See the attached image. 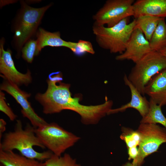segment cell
I'll return each mask as SVG.
<instances>
[{
    "mask_svg": "<svg viewBox=\"0 0 166 166\" xmlns=\"http://www.w3.org/2000/svg\"><path fill=\"white\" fill-rule=\"evenodd\" d=\"M0 162L4 166H46L45 162L27 158L12 151L0 150Z\"/></svg>",
    "mask_w": 166,
    "mask_h": 166,
    "instance_id": "16",
    "label": "cell"
},
{
    "mask_svg": "<svg viewBox=\"0 0 166 166\" xmlns=\"http://www.w3.org/2000/svg\"><path fill=\"white\" fill-rule=\"evenodd\" d=\"M133 6L135 18L143 15L166 18V0H138Z\"/></svg>",
    "mask_w": 166,
    "mask_h": 166,
    "instance_id": "15",
    "label": "cell"
},
{
    "mask_svg": "<svg viewBox=\"0 0 166 166\" xmlns=\"http://www.w3.org/2000/svg\"><path fill=\"white\" fill-rule=\"evenodd\" d=\"M37 41L31 38L22 47L21 52L23 58L29 63H31L34 57L37 56Z\"/></svg>",
    "mask_w": 166,
    "mask_h": 166,
    "instance_id": "22",
    "label": "cell"
},
{
    "mask_svg": "<svg viewBox=\"0 0 166 166\" xmlns=\"http://www.w3.org/2000/svg\"><path fill=\"white\" fill-rule=\"evenodd\" d=\"M20 3V8L13 21L11 28L14 33L12 45L18 56L25 43L36 35L45 13L52 5L50 3L41 7L34 8L23 1Z\"/></svg>",
    "mask_w": 166,
    "mask_h": 166,
    "instance_id": "3",
    "label": "cell"
},
{
    "mask_svg": "<svg viewBox=\"0 0 166 166\" xmlns=\"http://www.w3.org/2000/svg\"><path fill=\"white\" fill-rule=\"evenodd\" d=\"M37 41V56L45 47H64L69 49L73 53L75 50L76 42L66 41L61 37L59 31L51 32L39 28L36 34Z\"/></svg>",
    "mask_w": 166,
    "mask_h": 166,
    "instance_id": "13",
    "label": "cell"
},
{
    "mask_svg": "<svg viewBox=\"0 0 166 166\" xmlns=\"http://www.w3.org/2000/svg\"><path fill=\"white\" fill-rule=\"evenodd\" d=\"M152 51L149 42L138 29L133 30L124 51L116 57L118 61L131 60L136 63L147 54Z\"/></svg>",
    "mask_w": 166,
    "mask_h": 166,
    "instance_id": "11",
    "label": "cell"
},
{
    "mask_svg": "<svg viewBox=\"0 0 166 166\" xmlns=\"http://www.w3.org/2000/svg\"><path fill=\"white\" fill-rule=\"evenodd\" d=\"M163 18L149 15H143L136 18L135 29L140 30L149 41L160 21Z\"/></svg>",
    "mask_w": 166,
    "mask_h": 166,
    "instance_id": "17",
    "label": "cell"
},
{
    "mask_svg": "<svg viewBox=\"0 0 166 166\" xmlns=\"http://www.w3.org/2000/svg\"><path fill=\"white\" fill-rule=\"evenodd\" d=\"M120 138L124 140L127 148L138 146L140 141V136L137 130L135 131L125 128H122Z\"/></svg>",
    "mask_w": 166,
    "mask_h": 166,
    "instance_id": "21",
    "label": "cell"
},
{
    "mask_svg": "<svg viewBox=\"0 0 166 166\" xmlns=\"http://www.w3.org/2000/svg\"><path fill=\"white\" fill-rule=\"evenodd\" d=\"M5 99V94L0 91V110L5 114L11 121H14L16 119L17 116L7 104Z\"/></svg>",
    "mask_w": 166,
    "mask_h": 166,
    "instance_id": "24",
    "label": "cell"
},
{
    "mask_svg": "<svg viewBox=\"0 0 166 166\" xmlns=\"http://www.w3.org/2000/svg\"><path fill=\"white\" fill-rule=\"evenodd\" d=\"M149 42L152 51H160L166 47V23L164 18L160 21Z\"/></svg>",
    "mask_w": 166,
    "mask_h": 166,
    "instance_id": "18",
    "label": "cell"
},
{
    "mask_svg": "<svg viewBox=\"0 0 166 166\" xmlns=\"http://www.w3.org/2000/svg\"><path fill=\"white\" fill-rule=\"evenodd\" d=\"M134 0H108L93 16V25L113 26L123 19L134 16Z\"/></svg>",
    "mask_w": 166,
    "mask_h": 166,
    "instance_id": "8",
    "label": "cell"
},
{
    "mask_svg": "<svg viewBox=\"0 0 166 166\" xmlns=\"http://www.w3.org/2000/svg\"><path fill=\"white\" fill-rule=\"evenodd\" d=\"M35 128L28 124L23 129L21 121L17 120L13 131L5 133L0 143V150L13 151L16 149L27 158L42 161L49 158L53 153L50 151L39 152L34 147L46 148L36 136Z\"/></svg>",
    "mask_w": 166,
    "mask_h": 166,
    "instance_id": "2",
    "label": "cell"
},
{
    "mask_svg": "<svg viewBox=\"0 0 166 166\" xmlns=\"http://www.w3.org/2000/svg\"><path fill=\"white\" fill-rule=\"evenodd\" d=\"M46 166H81L76 160L68 153L58 156L53 154L45 162Z\"/></svg>",
    "mask_w": 166,
    "mask_h": 166,
    "instance_id": "20",
    "label": "cell"
},
{
    "mask_svg": "<svg viewBox=\"0 0 166 166\" xmlns=\"http://www.w3.org/2000/svg\"><path fill=\"white\" fill-rule=\"evenodd\" d=\"M62 79L60 72L50 74L47 80L48 87L45 92L38 93L36 95L35 99L42 105L44 113L51 114L65 109L70 110L81 116L83 124H94L107 115L112 109V100H106L104 103L96 105L80 104L81 97H72L69 90L70 85L62 82Z\"/></svg>",
    "mask_w": 166,
    "mask_h": 166,
    "instance_id": "1",
    "label": "cell"
},
{
    "mask_svg": "<svg viewBox=\"0 0 166 166\" xmlns=\"http://www.w3.org/2000/svg\"><path fill=\"white\" fill-rule=\"evenodd\" d=\"M129 18H126L109 27L93 25V32L98 45L103 49L109 50L112 53H122L136 24L135 18L129 23Z\"/></svg>",
    "mask_w": 166,
    "mask_h": 166,
    "instance_id": "4",
    "label": "cell"
},
{
    "mask_svg": "<svg viewBox=\"0 0 166 166\" xmlns=\"http://www.w3.org/2000/svg\"><path fill=\"white\" fill-rule=\"evenodd\" d=\"M159 52L166 57V47L161 49Z\"/></svg>",
    "mask_w": 166,
    "mask_h": 166,
    "instance_id": "27",
    "label": "cell"
},
{
    "mask_svg": "<svg viewBox=\"0 0 166 166\" xmlns=\"http://www.w3.org/2000/svg\"><path fill=\"white\" fill-rule=\"evenodd\" d=\"M35 132L45 148L54 155L58 156H61L80 138L55 123H47L41 127L35 128Z\"/></svg>",
    "mask_w": 166,
    "mask_h": 166,
    "instance_id": "6",
    "label": "cell"
},
{
    "mask_svg": "<svg viewBox=\"0 0 166 166\" xmlns=\"http://www.w3.org/2000/svg\"><path fill=\"white\" fill-rule=\"evenodd\" d=\"M137 131L140 136L138 154L132 164L141 166L144 159L156 152L160 146L166 143V128L156 124L140 123Z\"/></svg>",
    "mask_w": 166,
    "mask_h": 166,
    "instance_id": "7",
    "label": "cell"
},
{
    "mask_svg": "<svg viewBox=\"0 0 166 166\" xmlns=\"http://www.w3.org/2000/svg\"><path fill=\"white\" fill-rule=\"evenodd\" d=\"M127 76L143 96L144 89L156 75L166 69V57L159 51H152L136 62Z\"/></svg>",
    "mask_w": 166,
    "mask_h": 166,
    "instance_id": "5",
    "label": "cell"
},
{
    "mask_svg": "<svg viewBox=\"0 0 166 166\" xmlns=\"http://www.w3.org/2000/svg\"><path fill=\"white\" fill-rule=\"evenodd\" d=\"M128 148V160H133L137 156L138 154V147L134 146Z\"/></svg>",
    "mask_w": 166,
    "mask_h": 166,
    "instance_id": "25",
    "label": "cell"
},
{
    "mask_svg": "<svg viewBox=\"0 0 166 166\" xmlns=\"http://www.w3.org/2000/svg\"><path fill=\"white\" fill-rule=\"evenodd\" d=\"M88 53L94 54L95 51L92 43L87 41L80 40L76 42L75 51L74 53L78 56Z\"/></svg>",
    "mask_w": 166,
    "mask_h": 166,
    "instance_id": "23",
    "label": "cell"
},
{
    "mask_svg": "<svg viewBox=\"0 0 166 166\" xmlns=\"http://www.w3.org/2000/svg\"><path fill=\"white\" fill-rule=\"evenodd\" d=\"M6 123L3 119H0V139L2 137V134L5 131Z\"/></svg>",
    "mask_w": 166,
    "mask_h": 166,
    "instance_id": "26",
    "label": "cell"
},
{
    "mask_svg": "<svg viewBox=\"0 0 166 166\" xmlns=\"http://www.w3.org/2000/svg\"><path fill=\"white\" fill-rule=\"evenodd\" d=\"M149 101V111L146 116L142 117L140 123H159L166 128V117L162 112V106L156 104L150 99Z\"/></svg>",
    "mask_w": 166,
    "mask_h": 166,
    "instance_id": "19",
    "label": "cell"
},
{
    "mask_svg": "<svg viewBox=\"0 0 166 166\" xmlns=\"http://www.w3.org/2000/svg\"><path fill=\"white\" fill-rule=\"evenodd\" d=\"M5 40L0 41V72L1 76L18 86L23 85H28L32 81L30 71L28 70L25 74L19 72L15 67L12 57V52L9 49H4Z\"/></svg>",
    "mask_w": 166,
    "mask_h": 166,
    "instance_id": "10",
    "label": "cell"
},
{
    "mask_svg": "<svg viewBox=\"0 0 166 166\" xmlns=\"http://www.w3.org/2000/svg\"><path fill=\"white\" fill-rule=\"evenodd\" d=\"M144 93L156 104L166 105V69L150 80L144 87Z\"/></svg>",
    "mask_w": 166,
    "mask_h": 166,
    "instance_id": "14",
    "label": "cell"
},
{
    "mask_svg": "<svg viewBox=\"0 0 166 166\" xmlns=\"http://www.w3.org/2000/svg\"><path fill=\"white\" fill-rule=\"evenodd\" d=\"M122 166H136L133 165L132 163H130L129 162H127L125 164H123Z\"/></svg>",
    "mask_w": 166,
    "mask_h": 166,
    "instance_id": "28",
    "label": "cell"
},
{
    "mask_svg": "<svg viewBox=\"0 0 166 166\" xmlns=\"http://www.w3.org/2000/svg\"><path fill=\"white\" fill-rule=\"evenodd\" d=\"M125 84L128 86L131 93V99L130 102L122 105L120 107L110 109L107 115L123 112L127 109L132 108L137 110L142 117H144L148 113L149 109L150 104L146 98L143 96L133 85L125 75L124 77Z\"/></svg>",
    "mask_w": 166,
    "mask_h": 166,
    "instance_id": "12",
    "label": "cell"
},
{
    "mask_svg": "<svg viewBox=\"0 0 166 166\" xmlns=\"http://www.w3.org/2000/svg\"><path fill=\"white\" fill-rule=\"evenodd\" d=\"M1 90H3L12 96L20 105L22 113L28 119L35 128L41 127L47 123L34 111L28 101L31 94L21 89L19 86L4 79L0 86Z\"/></svg>",
    "mask_w": 166,
    "mask_h": 166,
    "instance_id": "9",
    "label": "cell"
}]
</instances>
